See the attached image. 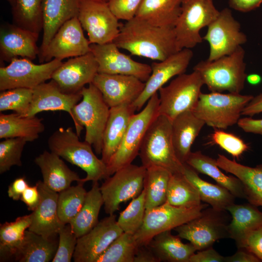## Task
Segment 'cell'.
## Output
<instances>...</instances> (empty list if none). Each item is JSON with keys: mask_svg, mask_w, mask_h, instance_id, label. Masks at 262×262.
Here are the masks:
<instances>
[{"mask_svg": "<svg viewBox=\"0 0 262 262\" xmlns=\"http://www.w3.org/2000/svg\"><path fill=\"white\" fill-rule=\"evenodd\" d=\"M113 42L131 55L158 61L179 51L174 28L155 26L136 17L120 26Z\"/></svg>", "mask_w": 262, "mask_h": 262, "instance_id": "cell-1", "label": "cell"}, {"mask_svg": "<svg viewBox=\"0 0 262 262\" xmlns=\"http://www.w3.org/2000/svg\"><path fill=\"white\" fill-rule=\"evenodd\" d=\"M48 145L50 151L86 172L80 182L98 181L108 177L106 164L98 158L91 144L80 140L72 128L56 130L48 138Z\"/></svg>", "mask_w": 262, "mask_h": 262, "instance_id": "cell-2", "label": "cell"}, {"mask_svg": "<svg viewBox=\"0 0 262 262\" xmlns=\"http://www.w3.org/2000/svg\"><path fill=\"white\" fill-rule=\"evenodd\" d=\"M171 122L163 115L155 118L145 134L139 155L146 168L159 166L172 174H183L184 164L178 159L173 144Z\"/></svg>", "mask_w": 262, "mask_h": 262, "instance_id": "cell-3", "label": "cell"}, {"mask_svg": "<svg viewBox=\"0 0 262 262\" xmlns=\"http://www.w3.org/2000/svg\"><path fill=\"white\" fill-rule=\"evenodd\" d=\"M245 51L242 46L232 53L213 61H201L193 67L199 73L204 84L213 92L228 91L239 94L247 76Z\"/></svg>", "mask_w": 262, "mask_h": 262, "instance_id": "cell-4", "label": "cell"}, {"mask_svg": "<svg viewBox=\"0 0 262 262\" xmlns=\"http://www.w3.org/2000/svg\"><path fill=\"white\" fill-rule=\"evenodd\" d=\"M253 97L240 93H201L193 111L208 126L226 129L237 124L244 108Z\"/></svg>", "mask_w": 262, "mask_h": 262, "instance_id": "cell-5", "label": "cell"}, {"mask_svg": "<svg viewBox=\"0 0 262 262\" xmlns=\"http://www.w3.org/2000/svg\"><path fill=\"white\" fill-rule=\"evenodd\" d=\"M82 98L73 108V114L78 126L85 129L84 141L91 144L97 154H101L104 131L110 108L101 92L92 83L81 91Z\"/></svg>", "mask_w": 262, "mask_h": 262, "instance_id": "cell-6", "label": "cell"}, {"mask_svg": "<svg viewBox=\"0 0 262 262\" xmlns=\"http://www.w3.org/2000/svg\"><path fill=\"white\" fill-rule=\"evenodd\" d=\"M159 106L157 92L149 99L141 111L132 115L120 146L106 164L108 177L120 168L132 164L139 155L145 134L159 115Z\"/></svg>", "mask_w": 262, "mask_h": 262, "instance_id": "cell-7", "label": "cell"}, {"mask_svg": "<svg viewBox=\"0 0 262 262\" xmlns=\"http://www.w3.org/2000/svg\"><path fill=\"white\" fill-rule=\"evenodd\" d=\"M219 13L213 0H183L174 27L178 50L191 49L202 42L200 30L208 27Z\"/></svg>", "mask_w": 262, "mask_h": 262, "instance_id": "cell-8", "label": "cell"}, {"mask_svg": "<svg viewBox=\"0 0 262 262\" xmlns=\"http://www.w3.org/2000/svg\"><path fill=\"white\" fill-rule=\"evenodd\" d=\"M204 84L200 74L195 70L177 76L168 85L158 91L159 115L172 120L184 112L193 111Z\"/></svg>", "mask_w": 262, "mask_h": 262, "instance_id": "cell-9", "label": "cell"}, {"mask_svg": "<svg viewBox=\"0 0 262 262\" xmlns=\"http://www.w3.org/2000/svg\"><path fill=\"white\" fill-rule=\"evenodd\" d=\"M207 208L199 216L174 229L179 237L189 241L196 250L212 247L216 241L229 238L228 226L230 217L227 211Z\"/></svg>", "mask_w": 262, "mask_h": 262, "instance_id": "cell-10", "label": "cell"}, {"mask_svg": "<svg viewBox=\"0 0 262 262\" xmlns=\"http://www.w3.org/2000/svg\"><path fill=\"white\" fill-rule=\"evenodd\" d=\"M208 204L191 208L177 207L167 202L146 210L143 223L134 234L138 246L147 245L157 234L175 228L199 216Z\"/></svg>", "mask_w": 262, "mask_h": 262, "instance_id": "cell-11", "label": "cell"}, {"mask_svg": "<svg viewBox=\"0 0 262 262\" xmlns=\"http://www.w3.org/2000/svg\"><path fill=\"white\" fill-rule=\"evenodd\" d=\"M146 168L130 164L117 170L100 186L105 213L110 215L119 209L122 203L138 196L143 190Z\"/></svg>", "mask_w": 262, "mask_h": 262, "instance_id": "cell-12", "label": "cell"}, {"mask_svg": "<svg viewBox=\"0 0 262 262\" xmlns=\"http://www.w3.org/2000/svg\"><path fill=\"white\" fill-rule=\"evenodd\" d=\"M78 18L88 34L90 43L104 44L114 42L120 28L119 20L107 2L99 0H81Z\"/></svg>", "mask_w": 262, "mask_h": 262, "instance_id": "cell-13", "label": "cell"}, {"mask_svg": "<svg viewBox=\"0 0 262 262\" xmlns=\"http://www.w3.org/2000/svg\"><path fill=\"white\" fill-rule=\"evenodd\" d=\"M63 63L56 59L35 64L25 58L13 59L8 65L0 67V90L16 88L33 89L51 79L54 71Z\"/></svg>", "mask_w": 262, "mask_h": 262, "instance_id": "cell-14", "label": "cell"}, {"mask_svg": "<svg viewBox=\"0 0 262 262\" xmlns=\"http://www.w3.org/2000/svg\"><path fill=\"white\" fill-rule=\"evenodd\" d=\"M203 39L209 44L208 61H213L229 55L247 41L246 35L241 31V25L225 8L208 26Z\"/></svg>", "mask_w": 262, "mask_h": 262, "instance_id": "cell-15", "label": "cell"}, {"mask_svg": "<svg viewBox=\"0 0 262 262\" xmlns=\"http://www.w3.org/2000/svg\"><path fill=\"white\" fill-rule=\"evenodd\" d=\"M90 51V43L84 35L78 17L66 22L58 30L44 50L38 55L40 63L62 60Z\"/></svg>", "mask_w": 262, "mask_h": 262, "instance_id": "cell-16", "label": "cell"}, {"mask_svg": "<svg viewBox=\"0 0 262 262\" xmlns=\"http://www.w3.org/2000/svg\"><path fill=\"white\" fill-rule=\"evenodd\" d=\"M115 43L90 44L98 65V73L134 76L146 82L151 73V66L135 61L119 50Z\"/></svg>", "mask_w": 262, "mask_h": 262, "instance_id": "cell-17", "label": "cell"}, {"mask_svg": "<svg viewBox=\"0 0 262 262\" xmlns=\"http://www.w3.org/2000/svg\"><path fill=\"white\" fill-rule=\"evenodd\" d=\"M116 215L110 214L89 232L78 238L73 259L75 262H96L111 243L122 233Z\"/></svg>", "mask_w": 262, "mask_h": 262, "instance_id": "cell-18", "label": "cell"}, {"mask_svg": "<svg viewBox=\"0 0 262 262\" xmlns=\"http://www.w3.org/2000/svg\"><path fill=\"white\" fill-rule=\"evenodd\" d=\"M193 57L191 49H184L151 65V73L140 96L132 104L139 111L149 99L171 78L185 73Z\"/></svg>", "mask_w": 262, "mask_h": 262, "instance_id": "cell-19", "label": "cell"}, {"mask_svg": "<svg viewBox=\"0 0 262 262\" xmlns=\"http://www.w3.org/2000/svg\"><path fill=\"white\" fill-rule=\"evenodd\" d=\"M98 73V63L90 51L63 63L53 73L51 79L62 92L75 94L92 83Z\"/></svg>", "mask_w": 262, "mask_h": 262, "instance_id": "cell-20", "label": "cell"}, {"mask_svg": "<svg viewBox=\"0 0 262 262\" xmlns=\"http://www.w3.org/2000/svg\"><path fill=\"white\" fill-rule=\"evenodd\" d=\"M82 98L81 92L67 94L62 92L57 84L51 80L44 82L33 89V98L29 111L26 116H35L44 111H63L71 117L76 132L80 137L82 129L78 126L73 114L74 107Z\"/></svg>", "mask_w": 262, "mask_h": 262, "instance_id": "cell-21", "label": "cell"}, {"mask_svg": "<svg viewBox=\"0 0 262 262\" xmlns=\"http://www.w3.org/2000/svg\"><path fill=\"white\" fill-rule=\"evenodd\" d=\"M92 83L110 108L132 104L140 96L145 82L130 75L98 73Z\"/></svg>", "mask_w": 262, "mask_h": 262, "instance_id": "cell-22", "label": "cell"}, {"mask_svg": "<svg viewBox=\"0 0 262 262\" xmlns=\"http://www.w3.org/2000/svg\"><path fill=\"white\" fill-rule=\"evenodd\" d=\"M39 34L14 24L6 23L0 30V60L10 62L21 57L34 59L39 53L37 42Z\"/></svg>", "mask_w": 262, "mask_h": 262, "instance_id": "cell-23", "label": "cell"}, {"mask_svg": "<svg viewBox=\"0 0 262 262\" xmlns=\"http://www.w3.org/2000/svg\"><path fill=\"white\" fill-rule=\"evenodd\" d=\"M36 184L40 192V201L31 213L32 222L28 229L46 238L56 237L65 225L58 216V193L49 189L42 181H38Z\"/></svg>", "mask_w": 262, "mask_h": 262, "instance_id": "cell-24", "label": "cell"}, {"mask_svg": "<svg viewBox=\"0 0 262 262\" xmlns=\"http://www.w3.org/2000/svg\"><path fill=\"white\" fill-rule=\"evenodd\" d=\"M135 109L132 104L110 108L102 138L101 160L106 164L120 146Z\"/></svg>", "mask_w": 262, "mask_h": 262, "instance_id": "cell-25", "label": "cell"}, {"mask_svg": "<svg viewBox=\"0 0 262 262\" xmlns=\"http://www.w3.org/2000/svg\"><path fill=\"white\" fill-rule=\"evenodd\" d=\"M80 0H43V33L39 54L44 50L59 29L66 22L78 16Z\"/></svg>", "mask_w": 262, "mask_h": 262, "instance_id": "cell-26", "label": "cell"}, {"mask_svg": "<svg viewBox=\"0 0 262 262\" xmlns=\"http://www.w3.org/2000/svg\"><path fill=\"white\" fill-rule=\"evenodd\" d=\"M39 167L43 182L51 190L59 193L68 188L74 181L80 182L81 178L71 170L57 154L45 150L34 159Z\"/></svg>", "mask_w": 262, "mask_h": 262, "instance_id": "cell-27", "label": "cell"}, {"mask_svg": "<svg viewBox=\"0 0 262 262\" xmlns=\"http://www.w3.org/2000/svg\"><path fill=\"white\" fill-rule=\"evenodd\" d=\"M216 163L220 169L238 178L243 185L245 199L256 206L262 207V164L250 167L218 154Z\"/></svg>", "mask_w": 262, "mask_h": 262, "instance_id": "cell-28", "label": "cell"}, {"mask_svg": "<svg viewBox=\"0 0 262 262\" xmlns=\"http://www.w3.org/2000/svg\"><path fill=\"white\" fill-rule=\"evenodd\" d=\"M205 124L193 111L184 112L172 120L173 144L176 154L182 164H185L192 152V145Z\"/></svg>", "mask_w": 262, "mask_h": 262, "instance_id": "cell-29", "label": "cell"}, {"mask_svg": "<svg viewBox=\"0 0 262 262\" xmlns=\"http://www.w3.org/2000/svg\"><path fill=\"white\" fill-rule=\"evenodd\" d=\"M226 211L231 217L228 226L229 237L235 241L238 248H243L248 235L262 226V212L259 210L257 206L250 203H234L228 206Z\"/></svg>", "mask_w": 262, "mask_h": 262, "instance_id": "cell-30", "label": "cell"}, {"mask_svg": "<svg viewBox=\"0 0 262 262\" xmlns=\"http://www.w3.org/2000/svg\"><path fill=\"white\" fill-rule=\"evenodd\" d=\"M55 237L46 238L26 230L24 239L13 258L19 262H49L53 259L58 247Z\"/></svg>", "mask_w": 262, "mask_h": 262, "instance_id": "cell-31", "label": "cell"}, {"mask_svg": "<svg viewBox=\"0 0 262 262\" xmlns=\"http://www.w3.org/2000/svg\"><path fill=\"white\" fill-rule=\"evenodd\" d=\"M183 0H142L135 17L159 27L174 28Z\"/></svg>", "mask_w": 262, "mask_h": 262, "instance_id": "cell-32", "label": "cell"}, {"mask_svg": "<svg viewBox=\"0 0 262 262\" xmlns=\"http://www.w3.org/2000/svg\"><path fill=\"white\" fill-rule=\"evenodd\" d=\"M180 238L167 230L155 235L147 245L160 262H189L196 249L190 243H182Z\"/></svg>", "mask_w": 262, "mask_h": 262, "instance_id": "cell-33", "label": "cell"}, {"mask_svg": "<svg viewBox=\"0 0 262 262\" xmlns=\"http://www.w3.org/2000/svg\"><path fill=\"white\" fill-rule=\"evenodd\" d=\"M185 164L197 172L207 175L218 184L227 189L236 197L245 199L243 185L235 176H227L217 165L216 160L203 154L200 151L191 152Z\"/></svg>", "mask_w": 262, "mask_h": 262, "instance_id": "cell-34", "label": "cell"}, {"mask_svg": "<svg viewBox=\"0 0 262 262\" xmlns=\"http://www.w3.org/2000/svg\"><path fill=\"white\" fill-rule=\"evenodd\" d=\"M43 119L16 113L0 115V138H21L27 142L37 139L45 130Z\"/></svg>", "mask_w": 262, "mask_h": 262, "instance_id": "cell-35", "label": "cell"}, {"mask_svg": "<svg viewBox=\"0 0 262 262\" xmlns=\"http://www.w3.org/2000/svg\"><path fill=\"white\" fill-rule=\"evenodd\" d=\"M184 175L197 191L201 201L217 211H225L228 206L234 203L236 198L227 189L213 184L201 179L197 172L184 164Z\"/></svg>", "mask_w": 262, "mask_h": 262, "instance_id": "cell-36", "label": "cell"}, {"mask_svg": "<svg viewBox=\"0 0 262 262\" xmlns=\"http://www.w3.org/2000/svg\"><path fill=\"white\" fill-rule=\"evenodd\" d=\"M104 201L98 181H94L87 192L83 205L69 223L77 238L89 232L98 223V215Z\"/></svg>", "mask_w": 262, "mask_h": 262, "instance_id": "cell-37", "label": "cell"}, {"mask_svg": "<svg viewBox=\"0 0 262 262\" xmlns=\"http://www.w3.org/2000/svg\"><path fill=\"white\" fill-rule=\"evenodd\" d=\"M172 174L161 167L146 168L143 185L146 210L159 206L166 201L168 186Z\"/></svg>", "mask_w": 262, "mask_h": 262, "instance_id": "cell-38", "label": "cell"}, {"mask_svg": "<svg viewBox=\"0 0 262 262\" xmlns=\"http://www.w3.org/2000/svg\"><path fill=\"white\" fill-rule=\"evenodd\" d=\"M32 222L31 214L17 217L14 221L5 222L0 226V261L13 256L24 239L25 232Z\"/></svg>", "mask_w": 262, "mask_h": 262, "instance_id": "cell-39", "label": "cell"}, {"mask_svg": "<svg viewBox=\"0 0 262 262\" xmlns=\"http://www.w3.org/2000/svg\"><path fill=\"white\" fill-rule=\"evenodd\" d=\"M43 0H14L11 6L13 24L39 34L43 30Z\"/></svg>", "mask_w": 262, "mask_h": 262, "instance_id": "cell-40", "label": "cell"}, {"mask_svg": "<svg viewBox=\"0 0 262 262\" xmlns=\"http://www.w3.org/2000/svg\"><path fill=\"white\" fill-rule=\"evenodd\" d=\"M166 202L175 206L187 208L197 207L202 204L197 191L181 173L171 175Z\"/></svg>", "mask_w": 262, "mask_h": 262, "instance_id": "cell-41", "label": "cell"}, {"mask_svg": "<svg viewBox=\"0 0 262 262\" xmlns=\"http://www.w3.org/2000/svg\"><path fill=\"white\" fill-rule=\"evenodd\" d=\"M83 185L79 182L58 193V213L63 224H69L82 208L87 192Z\"/></svg>", "mask_w": 262, "mask_h": 262, "instance_id": "cell-42", "label": "cell"}, {"mask_svg": "<svg viewBox=\"0 0 262 262\" xmlns=\"http://www.w3.org/2000/svg\"><path fill=\"white\" fill-rule=\"evenodd\" d=\"M138 246L134 235L123 232L96 262H133Z\"/></svg>", "mask_w": 262, "mask_h": 262, "instance_id": "cell-43", "label": "cell"}, {"mask_svg": "<svg viewBox=\"0 0 262 262\" xmlns=\"http://www.w3.org/2000/svg\"><path fill=\"white\" fill-rule=\"evenodd\" d=\"M146 210L145 192L143 190L119 214L117 223L123 232L132 235L136 233L143 223Z\"/></svg>", "mask_w": 262, "mask_h": 262, "instance_id": "cell-44", "label": "cell"}, {"mask_svg": "<svg viewBox=\"0 0 262 262\" xmlns=\"http://www.w3.org/2000/svg\"><path fill=\"white\" fill-rule=\"evenodd\" d=\"M33 95V89L16 88L1 91L0 93V112L12 110L22 116L29 111Z\"/></svg>", "mask_w": 262, "mask_h": 262, "instance_id": "cell-45", "label": "cell"}, {"mask_svg": "<svg viewBox=\"0 0 262 262\" xmlns=\"http://www.w3.org/2000/svg\"><path fill=\"white\" fill-rule=\"evenodd\" d=\"M27 142L25 139L21 138H7L0 142V174L9 171L13 166H22V153Z\"/></svg>", "mask_w": 262, "mask_h": 262, "instance_id": "cell-46", "label": "cell"}, {"mask_svg": "<svg viewBox=\"0 0 262 262\" xmlns=\"http://www.w3.org/2000/svg\"><path fill=\"white\" fill-rule=\"evenodd\" d=\"M58 244L52 262H70L76 248L78 238L69 224L64 225L58 231Z\"/></svg>", "mask_w": 262, "mask_h": 262, "instance_id": "cell-47", "label": "cell"}, {"mask_svg": "<svg viewBox=\"0 0 262 262\" xmlns=\"http://www.w3.org/2000/svg\"><path fill=\"white\" fill-rule=\"evenodd\" d=\"M211 140L213 144L237 158L249 149L248 145L242 139L222 130H215L211 135Z\"/></svg>", "mask_w": 262, "mask_h": 262, "instance_id": "cell-48", "label": "cell"}, {"mask_svg": "<svg viewBox=\"0 0 262 262\" xmlns=\"http://www.w3.org/2000/svg\"><path fill=\"white\" fill-rule=\"evenodd\" d=\"M142 0H108V5L118 20L126 21L133 18Z\"/></svg>", "mask_w": 262, "mask_h": 262, "instance_id": "cell-49", "label": "cell"}, {"mask_svg": "<svg viewBox=\"0 0 262 262\" xmlns=\"http://www.w3.org/2000/svg\"><path fill=\"white\" fill-rule=\"evenodd\" d=\"M246 248L262 262V226L251 231L245 241Z\"/></svg>", "mask_w": 262, "mask_h": 262, "instance_id": "cell-50", "label": "cell"}, {"mask_svg": "<svg viewBox=\"0 0 262 262\" xmlns=\"http://www.w3.org/2000/svg\"><path fill=\"white\" fill-rule=\"evenodd\" d=\"M199 251L191 256L189 262H225V257L212 247Z\"/></svg>", "mask_w": 262, "mask_h": 262, "instance_id": "cell-51", "label": "cell"}, {"mask_svg": "<svg viewBox=\"0 0 262 262\" xmlns=\"http://www.w3.org/2000/svg\"><path fill=\"white\" fill-rule=\"evenodd\" d=\"M40 194L36 184L29 186L22 194L20 200L27 206L28 210L33 211L40 201Z\"/></svg>", "mask_w": 262, "mask_h": 262, "instance_id": "cell-52", "label": "cell"}, {"mask_svg": "<svg viewBox=\"0 0 262 262\" xmlns=\"http://www.w3.org/2000/svg\"><path fill=\"white\" fill-rule=\"evenodd\" d=\"M237 125L245 132L262 135V118L253 119L250 117L241 118Z\"/></svg>", "mask_w": 262, "mask_h": 262, "instance_id": "cell-53", "label": "cell"}, {"mask_svg": "<svg viewBox=\"0 0 262 262\" xmlns=\"http://www.w3.org/2000/svg\"><path fill=\"white\" fill-rule=\"evenodd\" d=\"M29 186L25 177L16 178L8 187V196L14 200L20 199L22 194Z\"/></svg>", "mask_w": 262, "mask_h": 262, "instance_id": "cell-54", "label": "cell"}, {"mask_svg": "<svg viewBox=\"0 0 262 262\" xmlns=\"http://www.w3.org/2000/svg\"><path fill=\"white\" fill-rule=\"evenodd\" d=\"M262 0H229V7L242 12H248L259 7Z\"/></svg>", "mask_w": 262, "mask_h": 262, "instance_id": "cell-55", "label": "cell"}, {"mask_svg": "<svg viewBox=\"0 0 262 262\" xmlns=\"http://www.w3.org/2000/svg\"><path fill=\"white\" fill-rule=\"evenodd\" d=\"M260 259L245 248H238L233 255L225 257V262H259Z\"/></svg>", "mask_w": 262, "mask_h": 262, "instance_id": "cell-56", "label": "cell"}, {"mask_svg": "<svg viewBox=\"0 0 262 262\" xmlns=\"http://www.w3.org/2000/svg\"><path fill=\"white\" fill-rule=\"evenodd\" d=\"M133 262H160L148 245L138 246Z\"/></svg>", "mask_w": 262, "mask_h": 262, "instance_id": "cell-57", "label": "cell"}, {"mask_svg": "<svg viewBox=\"0 0 262 262\" xmlns=\"http://www.w3.org/2000/svg\"><path fill=\"white\" fill-rule=\"evenodd\" d=\"M261 113H262V92L256 96H253L244 108L242 115L252 116Z\"/></svg>", "mask_w": 262, "mask_h": 262, "instance_id": "cell-58", "label": "cell"}, {"mask_svg": "<svg viewBox=\"0 0 262 262\" xmlns=\"http://www.w3.org/2000/svg\"><path fill=\"white\" fill-rule=\"evenodd\" d=\"M246 80L251 85H256L261 83L262 77L258 74L253 73L247 75Z\"/></svg>", "mask_w": 262, "mask_h": 262, "instance_id": "cell-59", "label": "cell"}, {"mask_svg": "<svg viewBox=\"0 0 262 262\" xmlns=\"http://www.w3.org/2000/svg\"><path fill=\"white\" fill-rule=\"evenodd\" d=\"M10 4L11 6L14 3V0H6Z\"/></svg>", "mask_w": 262, "mask_h": 262, "instance_id": "cell-60", "label": "cell"}, {"mask_svg": "<svg viewBox=\"0 0 262 262\" xmlns=\"http://www.w3.org/2000/svg\"><path fill=\"white\" fill-rule=\"evenodd\" d=\"M99 0L103 1L106 2H107V1H108V0Z\"/></svg>", "mask_w": 262, "mask_h": 262, "instance_id": "cell-61", "label": "cell"}]
</instances>
